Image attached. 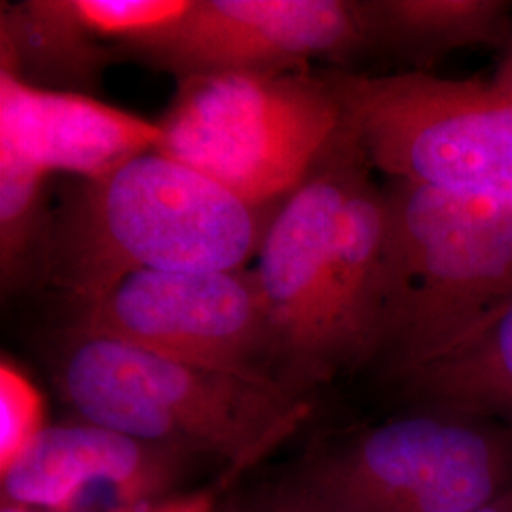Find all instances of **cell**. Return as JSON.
<instances>
[{"instance_id":"obj_8","label":"cell","mask_w":512,"mask_h":512,"mask_svg":"<svg viewBox=\"0 0 512 512\" xmlns=\"http://www.w3.org/2000/svg\"><path fill=\"white\" fill-rule=\"evenodd\" d=\"M69 327L192 365L277 380L274 336L253 268L139 272Z\"/></svg>"},{"instance_id":"obj_17","label":"cell","mask_w":512,"mask_h":512,"mask_svg":"<svg viewBox=\"0 0 512 512\" xmlns=\"http://www.w3.org/2000/svg\"><path fill=\"white\" fill-rule=\"evenodd\" d=\"M48 427L37 385L8 357L0 361V476L6 475Z\"/></svg>"},{"instance_id":"obj_1","label":"cell","mask_w":512,"mask_h":512,"mask_svg":"<svg viewBox=\"0 0 512 512\" xmlns=\"http://www.w3.org/2000/svg\"><path fill=\"white\" fill-rule=\"evenodd\" d=\"M275 209L145 152L65 194L52 211L40 281L84 310L139 272L249 268Z\"/></svg>"},{"instance_id":"obj_7","label":"cell","mask_w":512,"mask_h":512,"mask_svg":"<svg viewBox=\"0 0 512 512\" xmlns=\"http://www.w3.org/2000/svg\"><path fill=\"white\" fill-rule=\"evenodd\" d=\"M366 160L342 118L308 177L277 205L251 264L272 327L277 378L300 395L359 368L342 311V211Z\"/></svg>"},{"instance_id":"obj_4","label":"cell","mask_w":512,"mask_h":512,"mask_svg":"<svg viewBox=\"0 0 512 512\" xmlns=\"http://www.w3.org/2000/svg\"><path fill=\"white\" fill-rule=\"evenodd\" d=\"M158 152L253 207L283 202L342 122L321 71L228 73L177 80Z\"/></svg>"},{"instance_id":"obj_18","label":"cell","mask_w":512,"mask_h":512,"mask_svg":"<svg viewBox=\"0 0 512 512\" xmlns=\"http://www.w3.org/2000/svg\"><path fill=\"white\" fill-rule=\"evenodd\" d=\"M217 494L211 490H200L192 494L165 497L139 507H118L110 512H215Z\"/></svg>"},{"instance_id":"obj_22","label":"cell","mask_w":512,"mask_h":512,"mask_svg":"<svg viewBox=\"0 0 512 512\" xmlns=\"http://www.w3.org/2000/svg\"><path fill=\"white\" fill-rule=\"evenodd\" d=\"M0 512H38L35 509H29V507H23V505H18V503H12V501H4L2 499V507H0Z\"/></svg>"},{"instance_id":"obj_20","label":"cell","mask_w":512,"mask_h":512,"mask_svg":"<svg viewBox=\"0 0 512 512\" xmlns=\"http://www.w3.org/2000/svg\"><path fill=\"white\" fill-rule=\"evenodd\" d=\"M490 82L494 84L495 88H499L501 92H505L512 97V31L511 37L505 44V52H503V57L497 65L494 78Z\"/></svg>"},{"instance_id":"obj_2","label":"cell","mask_w":512,"mask_h":512,"mask_svg":"<svg viewBox=\"0 0 512 512\" xmlns=\"http://www.w3.org/2000/svg\"><path fill=\"white\" fill-rule=\"evenodd\" d=\"M55 382L80 420L183 454L249 465L308 418L310 403L270 378L192 365L67 327Z\"/></svg>"},{"instance_id":"obj_9","label":"cell","mask_w":512,"mask_h":512,"mask_svg":"<svg viewBox=\"0 0 512 512\" xmlns=\"http://www.w3.org/2000/svg\"><path fill=\"white\" fill-rule=\"evenodd\" d=\"M372 46L368 2L192 0L183 18L124 57L183 80L308 71L311 61L348 63Z\"/></svg>"},{"instance_id":"obj_13","label":"cell","mask_w":512,"mask_h":512,"mask_svg":"<svg viewBox=\"0 0 512 512\" xmlns=\"http://www.w3.org/2000/svg\"><path fill=\"white\" fill-rule=\"evenodd\" d=\"M395 385L410 406H437L512 429V302L456 348Z\"/></svg>"},{"instance_id":"obj_10","label":"cell","mask_w":512,"mask_h":512,"mask_svg":"<svg viewBox=\"0 0 512 512\" xmlns=\"http://www.w3.org/2000/svg\"><path fill=\"white\" fill-rule=\"evenodd\" d=\"M186 456L92 421L48 425L0 476L2 499L35 511L74 512L82 495L105 488L122 507H139L165 499Z\"/></svg>"},{"instance_id":"obj_3","label":"cell","mask_w":512,"mask_h":512,"mask_svg":"<svg viewBox=\"0 0 512 512\" xmlns=\"http://www.w3.org/2000/svg\"><path fill=\"white\" fill-rule=\"evenodd\" d=\"M387 281L372 365L391 384L512 302V203L403 179L384 184Z\"/></svg>"},{"instance_id":"obj_12","label":"cell","mask_w":512,"mask_h":512,"mask_svg":"<svg viewBox=\"0 0 512 512\" xmlns=\"http://www.w3.org/2000/svg\"><path fill=\"white\" fill-rule=\"evenodd\" d=\"M118 57L93 35L74 0L2 2L0 73L27 86L93 97Z\"/></svg>"},{"instance_id":"obj_6","label":"cell","mask_w":512,"mask_h":512,"mask_svg":"<svg viewBox=\"0 0 512 512\" xmlns=\"http://www.w3.org/2000/svg\"><path fill=\"white\" fill-rule=\"evenodd\" d=\"M368 162L387 179L512 203V97L427 71H321Z\"/></svg>"},{"instance_id":"obj_11","label":"cell","mask_w":512,"mask_h":512,"mask_svg":"<svg viewBox=\"0 0 512 512\" xmlns=\"http://www.w3.org/2000/svg\"><path fill=\"white\" fill-rule=\"evenodd\" d=\"M160 145V124L92 95L40 90L0 73V148L48 177L92 181Z\"/></svg>"},{"instance_id":"obj_16","label":"cell","mask_w":512,"mask_h":512,"mask_svg":"<svg viewBox=\"0 0 512 512\" xmlns=\"http://www.w3.org/2000/svg\"><path fill=\"white\" fill-rule=\"evenodd\" d=\"M93 35L120 57L183 18L192 0H74Z\"/></svg>"},{"instance_id":"obj_15","label":"cell","mask_w":512,"mask_h":512,"mask_svg":"<svg viewBox=\"0 0 512 512\" xmlns=\"http://www.w3.org/2000/svg\"><path fill=\"white\" fill-rule=\"evenodd\" d=\"M48 175L0 148V281L2 294L40 279L52 220Z\"/></svg>"},{"instance_id":"obj_14","label":"cell","mask_w":512,"mask_h":512,"mask_svg":"<svg viewBox=\"0 0 512 512\" xmlns=\"http://www.w3.org/2000/svg\"><path fill=\"white\" fill-rule=\"evenodd\" d=\"M374 44L414 61L463 48L507 44L512 6L505 0H372Z\"/></svg>"},{"instance_id":"obj_5","label":"cell","mask_w":512,"mask_h":512,"mask_svg":"<svg viewBox=\"0 0 512 512\" xmlns=\"http://www.w3.org/2000/svg\"><path fill=\"white\" fill-rule=\"evenodd\" d=\"M330 512H471L512 490V429L410 406L315 450L294 484Z\"/></svg>"},{"instance_id":"obj_19","label":"cell","mask_w":512,"mask_h":512,"mask_svg":"<svg viewBox=\"0 0 512 512\" xmlns=\"http://www.w3.org/2000/svg\"><path fill=\"white\" fill-rule=\"evenodd\" d=\"M262 512H330L315 503L308 495L302 494L298 488H289L283 494L275 495Z\"/></svg>"},{"instance_id":"obj_21","label":"cell","mask_w":512,"mask_h":512,"mask_svg":"<svg viewBox=\"0 0 512 512\" xmlns=\"http://www.w3.org/2000/svg\"><path fill=\"white\" fill-rule=\"evenodd\" d=\"M471 512H512V490Z\"/></svg>"}]
</instances>
